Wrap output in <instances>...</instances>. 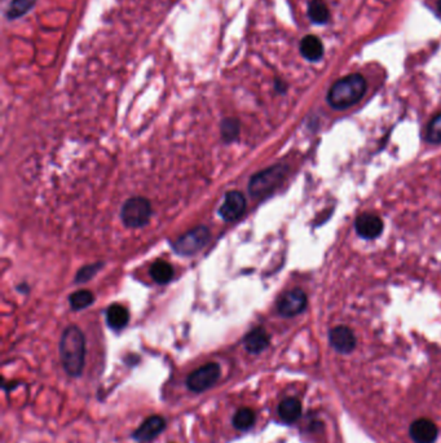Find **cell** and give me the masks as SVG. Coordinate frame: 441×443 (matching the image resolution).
<instances>
[{"instance_id": "cell-1", "label": "cell", "mask_w": 441, "mask_h": 443, "mask_svg": "<svg viewBox=\"0 0 441 443\" xmlns=\"http://www.w3.org/2000/svg\"><path fill=\"white\" fill-rule=\"evenodd\" d=\"M86 337L77 325L64 329L60 340V356L65 372L71 377L83 374L86 365Z\"/></svg>"}, {"instance_id": "cell-2", "label": "cell", "mask_w": 441, "mask_h": 443, "mask_svg": "<svg viewBox=\"0 0 441 443\" xmlns=\"http://www.w3.org/2000/svg\"><path fill=\"white\" fill-rule=\"evenodd\" d=\"M366 80L361 74H350L334 83L327 94L329 105L338 110L351 108L363 98Z\"/></svg>"}, {"instance_id": "cell-3", "label": "cell", "mask_w": 441, "mask_h": 443, "mask_svg": "<svg viewBox=\"0 0 441 443\" xmlns=\"http://www.w3.org/2000/svg\"><path fill=\"white\" fill-rule=\"evenodd\" d=\"M286 173L287 166L284 164H277L255 174L249 183L251 196L263 197L271 193L282 182Z\"/></svg>"}, {"instance_id": "cell-4", "label": "cell", "mask_w": 441, "mask_h": 443, "mask_svg": "<svg viewBox=\"0 0 441 443\" xmlns=\"http://www.w3.org/2000/svg\"><path fill=\"white\" fill-rule=\"evenodd\" d=\"M153 214L150 201L145 197H132L125 202L120 218L128 228H140L147 225Z\"/></svg>"}, {"instance_id": "cell-5", "label": "cell", "mask_w": 441, "mask_h": 443, "mask_svg": "<svg viewBox=\"0 0 441 443\" xmlns=\"http://www.w3.org/2000/svg\"><path fill=\"white\" fill-rule=\"evenodd\" d=\"M211 237L210 229L206 226L195 227L174 243V250L180 256H193L207 245Z\"/></svg>"}, {"instance_id": "cell-6", "label": "cell", "mask_w": 441, "mask_h": 443, "mask_svg": "<svg viewBox=\"0 0 441 443\" xmlns=\"http://www.w3.org/2000/svg\"><path fill=\"white\" fill-rule=\"evenodd\" d=\"M222 376L220 365L217 363H207L186 377V386L193 393H202L208 390L219 381Z\"/></svg>"}, {"instance_id": "cell-7", "label": "cell", "mask_w": 441, "mask_h": 443, "mask_svg": "<svg viewBox=\"0 0 441 443\" xmlns=\"http://www.w3.org/2000/svg\"><path fill=\"white\" fill-rule=\"evenodd\" d=\"M305 307H307V295L299 288L286 292L277 301V311L280 315L285 318L299 315L303 313Z\"/></svg>"}, {"instance_id": "cell-8", "label": "cell", "mask_w": 441, "mask_h": 443, "mask_svg": "<svg viewBox=\"0 0 441 443\" xmlns=\"http://www.w3.org/2000/svg\"><path fill=\"white\" fill-rule=\"evenodd\" d=\"M246 210V197L238 191H231L224 197L219 209V216L226 222H235L244 216Z\"/></svg>"}, {"instance_id": "cell-9", "label": "cell", "mask_w": 441, "mask_h": 443, "mask_svg": "<svg viewBox=\"0 0 441 443\" xmlns=\"http://www.w3.org/2000/svg\"><path fill=\"white\" fill-rule=\"evenodd\" d=\"M329 341L335 349V351H338L339 354L352 353L357 344L356 336L353 333L352 329L345 325H339L333 328L329 332Z\"/></svg>"}, {"instance_id": "cell-10", "label": "cell", "mask_w": 441, "mask_h": 443, "mask_svg": "<svg viewBox=\"0 0 441 443\" xmlns=\"http://www.w3.org/2000/svg\"><path fill=\"white\" fill-rule=\"evenodd\" d=\"M354 228L359 236L363 237L365 240H374L382 235L384 225L382 219L378 216L372 213H363L356 219Z\"/></svg>"}, {"instance_id": "cell-11", "label": "cell", "mask_w": 441, "mask_h": 443, "mask_svg": "<svg viewBox=\"0 0 441 443\" xmlns=\"http://www.w3.org/2000/svg\"><path fill=\"white\" fill-rule=\"evenodd\" d=\"M166 428V422L162 416H150L147 420H144L143 424L138 426V429L134 432L132 437L135 441L140 443H147L157 438L159 434L162 433Z\"/></svg>"}, {"instance_id": "cell-12", "label": "cell", "mask_w": 441, "mask_h": 443, "mask_svg": "<svg viewBox=\"0 0 441 443\" xmlns=\"http://www.w3.org/2000/svg\"><path fill=\"white\" fill-rule=\"evenodd\" d=\"M409 434L415 443H433L438 440L439 431L432 420L418 419L411 425Z\"/></svg>"}, {"instance_id": "cell-13", "label": "cell", "mask_w": 441, "mask_h": 443, "mask_svg": "<svg viewBox=\"0 0 441 443\" xmlns=\"http://www.w3.org/2000/svg\"><path fill=\"white\" fill-rule=\"evenodd\" d=\"M271 337L264 328L258 327L244 337V346L250 354H260L269 346Z\"/></svg>"}, {"instance_id": "cell-14", "label": "cell", "mask_w": 441, "mask_h": 443, "mask_svg": "<svg viewBox=\"0 0 441 443\" xmlns=\"http://www.w3.org/2000/svg\"><path fill=\"white\" fill-rule=\"evenodd\" d=\"M277 412L284 423L294 424L302 416V403L294 397L285 398L284 401H281V403L278 404Z\"/></svg>"}, {"instance_id": "cell-15", "label": "cell", "mask_w": 441, "mask_h": 443, "mask_svg": "<svg viewBox=\"0 0 441 443\" xmlns=\"http://www.w3.org/2000/svg\"><path fill=\"white\" fill-rule=\"evenodd\" d=\"M300 52L308 61H318L324 56V44L316 35H307L300 42Z\"/></svg>"}, {"instance_id": "cell-16", "label": "cell", "mask_w": 441, "mask_h": 443, "mask_svg": "<svg viewBox=\"0 0 441 443\" xmlns=\"http://www.w3.org/2000/svg\"><path fill=\"white\" fill-rule=\"evenodd\" d=\"M129 322V313L125 306L114 304L107 310V323L114 331L123 329Z\"/></svg>"}, {"instance_id": "cell-17", "label": "cell", "mask_w": 441, "mask_h": 443, "mask_svg": "<svg viewBox=\"0 0 441 443\" xmlns=\"http://www.w3.org/2000/svg\"><path fill=\"white\" fill-rule=\"evenodd\" d=\"M149 274L158 284H167L174 277V267L166 261L158 259L150 266Z\"/></svg>"}, {"instance_id": "cell-18", "label": "cell", "mask_w": 441, "mask_h": 443, "mask_svg": "<svg viewBox=\"0 0 441 443\" xmlns=\"http://www.w3.org/2000/svg\"><path fill=\"white\" fill-rule=\"evenodd\" d=\"M255 422V412H254V410H251L249 407H244V408L238 410L235 416H233V420H232L235 429H238L241 432H246V431L251 429L254 426Z\"/></svg>"}, {"instance_id": "cell-19", "label": "cell", "mask_w": 441, "mask_h": 443, "mask_svg": "<svg viewBox=\"0 0 441 443\" xmlns=\"http://www.w3.org/2000/svg\"><path fill=\"white\" fill-rule=\"evenodd\" d=\"M308 17L314 24L323 25L326 24L330 19V12L327 10V6L325 4L324 0H312L308 4Z\"/></svg>"}, {"instance_id": "cell-20", "label": "cell", "mask_w": 441, "mask_h": 443, "mask_svg": "<svg viewBox=\"0 0 441 443\" xmlns=\"http://www.w3.org/2000/svg\"><path fill=\"white\" fill-rule=\"evenodd\" d=\"M95 301V295L87 289H80L74 293H71L69 297L70 306L74 310H83L92 305Z\"/></svg>"}, {"instance_id": "cell-21", "label": "cell", "mask_w": 441, "mask_h": 443, "mask_svg": "<svg viewBox=\"0 0 441 443\" xmlns=\"http://www.w3.org/2000/svg\"><path fill=\"white\" fill-rule=\"evenodd\" d=\"M37 0H13L10 3V10L7 12V17L10 20L19 19L21 16H24L25 13H28L35 4Z\"/></svg>"}, {"instance_id": "cell-22", "label": "cell", "mask_w": 441, "mask_h": 443, "mask_svg": "<svg viewBox=\"0 0 441 443\" xmlns=\"http://www.w3.org/2000/svg\"><path fill=\"white\" fill-rule=\"evenodd\" d=\"M240 135V121L235 119H226L222 122V137L223 139L232 143Z\"/></svg>"}, {"instance_id": "cell-23", "label": "cell", "mask_w": 441, "mask_h": 443, "mask_svg": "<svg viewBox=\"0 0 441 443\" xmlns=\"http://www.w3.org/2000/svg\"><path fill=\"white\" fill-rule=\"evenodd\" d=\"M426 138L433 144L441 143V112L439 114H436L429 123Z\"/></svg>"}, {"instance_id": "cell-24", "label": "cell", "mask_w": 441, "mask_h": 443, "mask_svg": "<svg viewBox=\"0 0 441 443\" xmlns=\"http://www.w3.org/2000/svg\"><path fill=\"white\" fill-rule=\"evenodd\" d=\"M101 267H102L101 262L82 267V268L79 270L77 276H75V283H86V281H89L93 276L96 275V272H98V270H100Z\"/></svg>"}, {"instance_id": "cell-25", "label": "cell", "mask_w": 441, "mask_h": 443, "mask_svg": "<svg viewBox=\"0 0 441 443\" xmlns=\"http://www.w3.org/2000/svg\"><path fill=\"white\" fill-rule=\"evenodd\" d=\"M19 385H20V383H19V381H12V383H7V381H4V380H3V384H1V386H3V390H4V392L10 393V392H12V390H13V389H16V388H17Z\"/></svg>"}, {"instance_id": "cell-26", "label": "cell", "mask_w": 441, "mask_h": 443, "mask_svg": "<svg viewBox=\"0 0 441 443\" xmlns=\"http://www.w3.org/2000/svg\"><path fill=\"white\" fill-rule=\"evenodd\" d=\"M438 7H439V10L441 12V0H439V3H438Z\"/></svg>"}]
</instances>
